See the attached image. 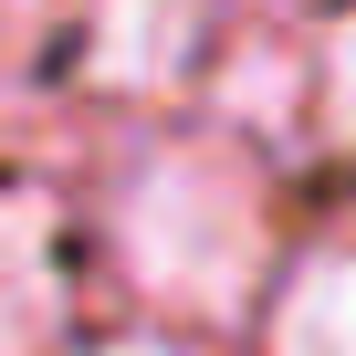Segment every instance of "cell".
<instances>
[{
	"mask_svg": "<svg viewBox=\"0 0 356 356\" xmlns=\"http://www.w3.org/2000/svg\"><path fill=\"white\" fill-rule=\"evenodd\" d=\"M115 252L147 293L168 304H241L252 262H262V189L252 168H231L220 147H168L136 168V189L115 200Z\"/></svg>",
	"mask_w": 356,
	"mask_h": 356,
	"instance_id": "cell-1",
	"label": "cell"
},
{
	"mask_svg": "<svg viewBox=\"0 0 356 356\" xmlns=\"http://www.w3.org/2000/svg\"><path fill=\"white\" fill-rule=\"evenodd\" d=\"M95 356H189V346H95Z\"/></svg>",
	"mask_w": 356,
	"mask_h": 356,
	"instance_id": "cell-5",
	"label": "cell"
},
{
	"mask_svg": "<svg viewBox=\"0 0 356 356\" xmlns=\"http://www.w3.org/2000/svg\"><path fill=\"white\" fill-rule=\"evenodd\" d=\"M273 356H356V252H325L293 273L273 314Z\"/></svg>",
	"mask_w": 356,
	"mask_h": 356,
	"instance_id": "cell-3",
	"label": "cell"
},
{
	"mask_svg": "<svg viewBox=\"0 0 356 356\" xmlns=\"http://www.w3.org/2000/svg\"><path fill=\"white\" fill-rule=\"evenodd\" d=\"M63 325V231L53 200L0 189V356H32Z\"/></svg>",
	"mask_w": 356,
	"mask_h": 356,
	"instance_id": "cell-2",
	"label": "cell"
},
{
	"mask_svg": "<svg viewBox=\"0 0 356 356\" xmlns=\"http://www.w3.org/2000/svg\"><path fill=\"white\" fill-rule=\"evenodd\" d=\"M335 115H346V126H356V32H346V42H335Z\"/></svg>",
	"mask_w": 356,
	"mask_h": 356,
	"instance_id": "cell-4",
	"label": "cell"
}]
</instances>
